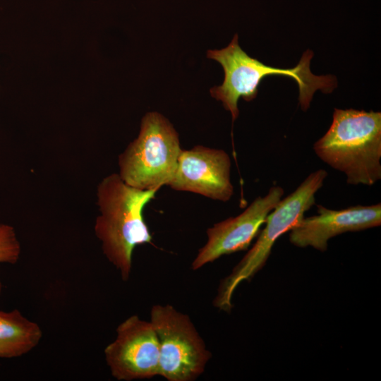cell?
<instances>
[{
	"instance_id": "6da1fadb",
	"label": "cell",
	"mask_w": 381,
	"mask_h": 381,
	"mask_svg": "<svg viewBox=\"0 0 381 381\" xmlns=\"http://www.w3.org/2000/svg\"><path fill=\"white\" fill-rule=\"evenodd\" d=\"M158 190L131 186L119 174L108 175L97 186L99 214L95 221V232L102 242L104 255L124 281L130 277L135 246L152 242L143 211Z\"/></svg>"
},
{
	"instance_id": "7a4b0ae2",
	"label": "cell",
	"mask_w": 381,
	"mask_h": 381,
	"mask_svg": "<svg viewBox=\"0 0 381 381\" xmlns=\"http://www.w3.org/2000/svg\"><path fill=\"white\" fill-rule=\"evenodd\" d=\"M207 56L218 61L223 68L222 84L212 87L210 91L211 96L221 101L224 108L231 113L233 122L239 114L238 99L241 97L247 102L254 99L265 77L279 75L294 79L298 86V102L303 111L308 109L317 90L331 93L337 85L334 76L315 75L311 72L310 65L313 52L310 49L303 53L295 67L275 68L250 57L239 46L236 34L226 47L208 50Z\"/></svg>"
},
{
	"instance_id": "3957f363",
	"label": "cell",
	"mask_w": 381,
	"mask_h": 381,
	"mask_svg": "<svg viewBox=\"0 0 381 381\" xmlns=\"http://www.w3.org/2000/svg\"><path fill=\"white\" fill-rule=\"evenodd\" d=\"M313 149L344 173L349 184L374 185L381 179V112L334 109L331 126Z\"/></svg>"
},
{
	"instance_id": "277c9868",
	"label": "cell",
	"mask_w": 381,
	"mask_h": 381,
	"mask_svg": "<svg viewBox=\"0 0 381 381\" xmlns=\"http://www.w3.org/2000/svg\"><path fill=\"white\" fill-rule=\"evenodd\" d=\"M327 176L325 169L311 174L291 194L281 199L265 219V226L247 254L220 283L213 304L221 310L230 312L232 296L244 280H250L265 265L277 240L303 217L315 203V195Z\"/></svg>"
},
{
	"instance_id": "5b68a950",
	"label": "cell",
	"mask_w": 381,
	"mask_h": 381,
	"mask_svg": "<svg viewBox=\"0 0 381 381\" xmlns=\"http://www.w3.org/2000/svg\"><path fill=\"white\" fill-rule=\"evenodd\" d=\"M182 149L179 134L157 111L142 119L137 138L119 157V176L142 190L159 188L172 180Z\"/></svg>"
},
{
	"instance_id": "8992f818",
	"label": "cell",
	"mask_w": 381,
	"mask_h": 381,
	"mask_svg": "<svg viewBox=\"0 0 381 381\" xmlns=\"http://www.w3.org/2000/svg\"><path fill=\"white\" fill-rule=\"evenodd\" d=\"M150 322L159 340V373L169 381H192L211 356L190 318L171 305H155Z\"/></svg>"
},
{
	"instance_id": "52a82bcc",
	"label": "cell",
	"mask_w": 381,
	"mask_h": 381,
	"mask_svg": "<svg viewBox=\"0 0 381 381\" xmlns=\"http://www.w3.org/2000/svg\"><path fill=\"white\" fill-rule=\"evenodd\" d=\"M114 377L131 381L159 375V340L151 322L131 315L116 328L115 339L104 349Z\"/></svg>"
},
{
	"instance_id": "ba28073f",
	"label": "cell",
	"mask_w": 381,
	"mask_h": 381,
	"mask_svg": "<svg viewBox=\"0 0 381 381\" xmlns=\"http://www.w3.org/2000/svg\"><path fill=\"white\" fill-rule=\"evenodd\" d=\"M284 189L271 187L267 194L257 197L240 214L214 224L207 230L206 243L192 262L196 270L224 255L246 250L260 233L267 216L282 198Z\"/></svg>"
},
{
	"instance_id": "9c48e42d",
	"label": "cell",
	"mask_w": 381,
	"mask_h": 381,
	"mask_svg": "<svg viewBox=\"0 0 381 381\" xmlns=\"http://www.w3.org/2000/svg\"><path fill=\"white\" fill-rule=\"evenodd\" d=\"M168 186L175 190L227 202L234 194L230 157L223 150L202 145L182 150L174 176Z\"/></svg>"
},
{
	"instance_id": "30bf717a",
	"label": "cell",
	"mask_w": 381,
	"mask_h": 381,
	"mask_svg": "<svg viewBox=\"0 0 381 381\" xmlns=\"http://www.w3.org/2000/svg\"><path fill=\"white\" fill-rule=\"evenodd\" d=\"M318 214L303 217L290 230L289 241L299 248L311 246L324 252L328 241L346 232L377 227L381 224V203L356 205L335 210L317 205Z\"/></svg>"
},
{
	"instance_id": "8fae6325",
	"label": "cell",
	"mask_w": 381,
	"mask_h": 381,
	"mask_svg": "<svg viewBox=\"0 0 381 381\" xmlns=\"http://www.w3.org/2000/svg\"><path fill=\"white\" fill-rule=\"evenodd\" d=\"M42 337L40 327L18 310H0V358H16L28 353Z\"/></svg>"
},
{
	"instance_id": "7c38bea8",
	"label": "cell",
	"mask_w": 381,
	"mask_h": 381,
	"mask_svg": "<svg viewBox=\"0 0 381 381\" xmlns=\"http://www.w3.org/2000/svg\"><path fill=\"white\" fill-rule=\"evenodd\" d=\"M20 243L14 228L7 224L0 223V263L15 264L20 258ZM2 283L0 281V293Z\"/></svg>"
}]
</instances>
